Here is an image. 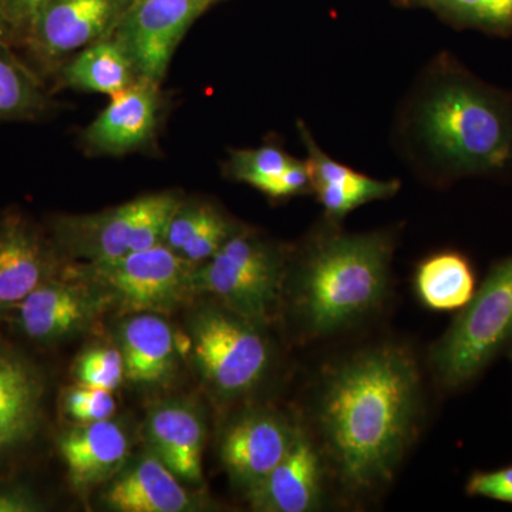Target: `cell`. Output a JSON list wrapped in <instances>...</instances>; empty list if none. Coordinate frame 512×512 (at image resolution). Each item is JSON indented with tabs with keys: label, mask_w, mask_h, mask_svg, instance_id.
<instances>
[{
	"label": "cell",
	"mask_w": 512,
	"mask_h": 512,
	"mask_svg": "<svg viewBox=\"0 0 512 512\" xmlns=\"http://www.w3.org/2000/svg\"><path fill=\"white\" fill-rule=\"evenodd\" d=\"M134 2H136V0H130V5H131V3H134Z\"/></svg>",
	"instance_id": "36"
},
{
	"label": "cell",
	"mask_w": 512,
	"mask_h": 512,
	"mask_svg": "<svg viewBox=\"0 0 512 512\" xmlns=\"http://www.w3.org/2000/svg\"><path fill=\"white\" fill-rule=\"evenodd\" d=\"M63 409L66 416L77 423H94L109 420L116 413V400L109 390L77 384L64 393Z\"/></svg>",
	"instance_id": "28"
},
{
	"label": "cell",
	"mask_w": 512,
	"mask_h": 512,
	"mask_svg": "<svg viewBox=\"0 0 512 512\" xmlns=\"http://www.w3.org/2000/svg\"><path fill=\"white\" fill-rule=\"evenodd\" d=\"M298 426L274 412H252L229 426L221 444V458L229 476L249 491L288 453Z\"/></svg>",
	"instance_id": "12"
},
{
	"label": "cell",
	"mask_w": 512,
	"mask_h": 512,
	"mask_svg": "<svg viewBox=\"0 0 512 512\" xmlns=\"http://www.w3.org/2000/svg\"><path fill=\"white\" fill-rule=\"evenodd\" d=\"M73 375L77 384L114 392L126 379L123 355L120 349L109 346L87 349L77 357Z\"/></svg>",
	"instance_id": "27"
},
{
	"label": "cell",
	"mask_w": 512,
	"mask_h": 512,
	"mask_svg": "<svg viewBox=\"0 0 512 512\" xmlns=\"http://www.w3.org/2000/svg\"><path fill=\"white\" fill-rule=\"evenodd\" d=\"M40 396V383L0 396V450L25 439L35 427Z\"/></svg>",
	"instance_id": "26"
},
{
	"label": "cell",
	"mask_w": 512,
	"mask_h": 512,
	"mask_svg": "<svg viewBox=\"0 0 512 512\" xmlns=\"http://www.w3.org/2000/svg\"><path fill=\"white\" fill-rule=\"evenodd\" d=\"M40 383L33 370L22 360L0 353V396Z\"/></svg>",
	"instance_id": "32"
},
{
	"label": "cell",
	"mask_w": 512,
	"mask_h": 512,
	"mask_svg": "<svg viewBox=\"0 0 512 512\" xmlns=\"http://www.w3.org/2000/svg\"><path fill=\"white\" fill-rule=\"evenodd\" d=\"M407 9H423L457 30L491 37L512 36V0H394Z\"/></svg>",
	"instance_id": "23"
},
{
	"label": "cell",
	"mask_w": 512,
	"mask_h": 512,
	"mask_svg": "<svg viewBox=\"0 0 512 512\" xmlns=\"http://www.w3.org/2000/svg\"><path fill=\"white\" fill-rule=\"evenodd\" d=\"M110 303L93 282L49 279L19 303V325L29 338L55 342L92 328Z\"/></svg>",
	"instance_id": "11"
},
{
	"label": "cell",
	"mask_w": 512,
	"mask_h": 512,
	"mask_svg": "<svg viewBox=\"0 0 512 512\" xmlns=\"http://www.w3.org/2000/svg\"><path fill=\"white\" fill-rule=\"evenodd\" d=\"M191 343L201 376L224 399L251 392L268 369V343L258 325L225 306L197 312Z\"/></svg>",
	"instance_id": "6"
},
{
	"label": "cell",
	"mask_w": 512,
	"mask_h": 512,
	"mask_svg": "<svg viewBox=\"0 0 512 512\" xmlns=\"http://www.w3.org/2000/svg\"><path fill=\"white\" fill-rule=\"evenodd\" d=\"M420 393L416 360L392 343L359 350L326 370L316 421L346 491L366 494L392 480L416 431Z\"/></svg>",
	"instance_id": "2"
},
{
	"label": "cell",
	"mask_w": 512,
	"mask_h": 512,
	"mask_svg": "<svg viewBox=\"0 0 512 512\" xmlns=\"http://www.w3.org/2000/svg\"><path fill=\"white\" fill-rule=\"evenodd\" d=\"M467 493L512 504V467L474 474L468 480Z\"/></svg>",
	"instance_id": "31"
},
{
	"label": "cell",
	"mask_w": 512,
	"mask_h": 512,
	"mask_svg": "<svg viewBox=\"0 0 512 512\" xmlns=\"http://www.w3.org/2000/svg\"><path fill=\"white\" fill-rule=\"evenodd\" d=\"M45 92L30 72L0 40V120L32 119L46 109Z\"/></svg>",
	"instance_id": "24"
},
{
	"label": "cell",
	"mask_w": 512,
	"mask_h": 512,
	"mask_svg": "<svg viewBox=\"0 0 512 512\" xmlns=\"http://www.w3.org/2000/svg\"><path fill=\"white\" fill-rule=\"evenodd\" d=\"M215 2L218 0H136L111 37L123 47L137 79L160 83L178 43Z\"/></svg>",
	"instance_id": "9"
},
{
	"label": "cell",
	"mask_w": 512,
	"mask_h": 512,
	"mask_svg": "<svg viewBox=\"0 0 512 512\" xmlns=\"http://www.w3.org/2000/svg\"><path fill=\"white\" fill-rule=\"evenodd\" d=\"M221 214L210 204H181L168 224L163 244L178 254Z\"/></svg>",
	"instance_id": "29"
},
{
	"label": "cell",
	"mask_w": 512,
	"mask_h": 512,
	"mask_svg": "<svg viewBox=\"0 0 512 512\" xmlns=\"http://www.w3.org/2000/svg\"><path fill=\"white\" fill-rule=\"evenodd\" d=\"M278 245L239 228L208 261L192 271V289L210 293L229 311L262 325L274 312L285 279Z\"/></svg>",
	"instance_id": "5"
},
{
	"label": "cell",
	"mask_w": 512,
	"mask_h": 512,
	"mask_svg": "<svg viewBox=\"0 0 512 512\" xmlns=\"http://www.w3.org/2000/svg\"><path fill=\"white\" fill-rule=\"evenodd\" d=\"M181 204L170 192L147 195L99 214L64 217L57 221L56 234L76 258L109 261L163 244L168 224Z\"/></svg>",
	"instance_id": "7"
},
{
	"label": "cell",
	"mask_w": 512,
	"mask_h": 512,
	"mask_svg": "<svg viewBox=\"0 0 512 512\" xmlns=\"http://www.w3.org/2000/svg\"><path fill=\"white\" fill-rule=\"evenodd\" d=\"M128 6L130 0H46L23 37L43 62H55L111 37Z\"/></svg>",
	"instance_id": "10"
},
{
	"label": "cell",
	"mask_w": 512,
	"mask_h": 512,
	"mask_svg": "<svg viewBox=\"0 0 512 512\" xmlns=\"http://www.w3.org/2000/svg\"><path fill=\"white\" fill-rule=\"evenodd\" d=\"M239 229L238 225L221 214L217 220L211 222L207 228L202 229L190 244L185 245L178 254L191 262L192 265H200L217 254L222 245L231 238Z\"/></svg>",
	"instance_id": "30"
},
{
	"label": "cell",
	"mask_w": 512,
	"mask_h": 512,
	"mask_svg": "<svg viewBox=\"0 0 512 512\" xmlns=\"http://www.w3.org/2000/svg\"><path fill=\"white\" fill-rule=\"evenodd\" d=\"M325 218L302 244L293 309L306 335H335L376 311L387 295L397 232H348Z\"/></svg>",
	"instance_id": "3"
},
{
	"label": "cell",
	"mask_w": 512,
	"mask_h": 512,
	"mask_svg": "<svg viewBox=\"0 0 512 512\" xmlns=\"http://www.w3.org/2000/svg\"><path fill=\"white\" fill-rule=\"evenodd\" d=\"M119 343L128 382L136 386H158L173 375V330L156 313L128 316L120 325Z\"/></svg>",
	"instance_id": "20"
},
{
	"label": "cell",
	"mask_w": 512,
	"mask_h": 512,
	"mask_svg": "<svg viewBox=\"0 0 512 512\" xmlns=\"http://www.w3.org/2000/svg\"><path fill=\"white\" fill-rule=\"evenodd\" d=\"M39 510V505L20 491L0 490V512H32Z\"/></svg>",
	"instance_id": "34"
},
{
	"label": "cell",
	"mask_w": 512,
	"mask_h": 512,
	"mask_svg": "<svg viewBox=\"0 0 512 512\" xmlns=\"http://www.w3.org/2000/svg\"><path fill=\"white\" fill-rule=\"evenodd\" d=\"M104 501L111 510L120 512H183L192 508L190 494L156 454H148L114 478Z\"/></svg>",
	"instance_id": "18"
},
{
	"label": "cell",
	"mask_w": 512,
	"mask_h": 512,
	"mask_svg": "<svg viewBox=\"0 0 512 512\" xmlns=\"http://www.w3.org/2000/svg\"><path fill=\"white\" fill-rule=\"evenodd\" d=\"M53 261L30 222L10 214L0 221V309L18 306L49 281Z\"/></svg>",
	"instance_id": "16"
},
{
	"label": "cell",
	"mask_w": 512,
	"mask_h": 512,
	"mask_svg": "<svg viewBox=\"0 0 512 512\" xmlns=\"http://www.w3.org/2000/svg\"><path fill=\"white\" fill-rule=\"evenodd\" d=\"M63 79L74 89L113 96L136 82L137 76L123 47L107 37L84 47L64 67Z\"/></svg>",
	"instance_id": "22"
},
{
	"label": "cell",
	"mask_w": 512,
	"mask_h": 512,
	"mask_svg": "<svg viewBox=\"0 0 512 512\" xmlns=\"http://www.w3.org/2000/svg\"><path fill=\"white\" fill-rule=\"evenodd\" d=\"M394 151L420 181L512 177V92L440 52L421 67L394 114Z\"/></svg>",
	"instance_id": "1"
},
{
	"label": "cell",
	"mask_w": 512,
	"mask_h": 512,
	"mask_svg": "<svg viewBox=\"0 0 512 512\" xmlns=\"http://www.w3.org/2000/svg\"><path fill=\"white\" fill-rule=\"evenodd\" d=\"M195 266L161 244L109 261L90 262L83 268V278L92 279L109 293L121 312L160 315L173 312L194 293Z\"/></svg>",
	"instance_id": "8"
},
{
	"label": "cell",
	"mask_w": 512,
	"mask_h": 512,
	"mask_svg": "<svg viewBox=\"0 0 512 512\" xmlns=\"http://www.w3.org/2000/svg\"><path fill=\"white\" fill-rule=\"evenodd\" d=\"M158 83L137 79L113 94L109 106L90 124L84 141L101 154H124L143 147L157 126Z\"/></svg>",
	"instance_id": "15"
},
{
	"label": "cell",
	"mask_w": 512,
	"mask_h": 512,
	"mask_svg": "<svg viewBox=\"0 0 512 512\" xmlns=\"http://www.w3.org/2000/svg\"><path fill=\"white\" fill-rule=\"evenodd\" d=\"M295 157L276 143L231 151L227 174L239 183L251 185L272 200H285L282 177Z\"/></svg>",
	"instance_id": "25"
},
{
	"label": "cell",
	"mask_w": 512,
	"mask_h": 512,
	"mask_svg": "<svg viewBox=\"0 0 512 512\" xmlns=\"http://www.w3.org/2000/svg\"><path fill=\"white\" fill-rule=\"evenodd\" d=\"M414 285L420 301L433 311L463 309L476 293V278L466 256L437 252L417 266Z\"/></svg>",
	"instance_id": "21"
},
{
	"label": "cell",
	"mask_w": 512,
	"mask_h": 512,
	"mask_svg": "<svg viewBox=\"0 0 512 512\" xmlns=\"http://www.w3.org/2000/svg\"><path fill=\"white\" fill-rule=\"evenodd\" d=\"M46 0H5L6 12L15 36H25L37 8Z\"/></svg>",
	"instance_id": "33"
},
{
	"label": "cell",
	"mask_w": 512,
	"mask_h": 512,
	"mask_svg": "<svg viewBox=\"0 0 512 512\" xmlns=\"http://www.w3.org/2000/svg\"><path fill=\"white\" fill-rule=\"evenodd\" d=\"M296 127L306 151L312 195L322 205L328 220L340 224L346 215L362 205L389 200L402 188V181L397 178L379 180L369 177L330 157L319 146L305 121L299 120Z\"/></svg>",
	"instance_id": "13"
},
{
	"label": "cell",
	"mask_w": 512,
	"mask_h": 512,
	"mask_svg": "<svg viewBox=\"0 0 512 512\" xmlns=\"http://www.w3.org/2000/svg\"><path fill=\"white\" fill-rule=\"evenodd\" d=\"M59 447L77 490H87L116 477L130 453L127 434L110 419L70 430L60 437Z\"/></svg>",
	"instance_id": "17"
},
{
	"label": "cell",
	"mask_w": 512,
	"mask_h": 512,
	"mask_svg": "<svg viewBox=\"0 0 512 512\" xmlns=\"http://www.w3.org/2000/svg\"><path fill=\"white\" fill-rule=\"evenodd\" d=\"M146 433L153 454L175 476L200 483L204 424L195 410L181 403L161 404L148 416Z\"/></svg>",
	"instance_id": "19"
},
{
	"label": "cell",
	"mask_w": 512,
	"mask_h": 512,
	"mask_svg": "<svg viewBox=\"0 0 512 512\" xmlns=\"http://www.w3.org/2000/svg\"><path fill=\"white\" fill-rule=\"evenodd\" d=\"M512 338V255L491 269L431 352L440 382L460 387L470 382Z\"/></svg>",
	"instance_id": "4"
},
{
	"label": "cell",
	"mask_w": 512,
	"mask_h": 512,
	"mask_svg": "<svg viewBox=\"0 0 512 512\" xmlns=\"http://www.w3.org/2000/svg\"><path fill=\"white\" fill-rule=\"evenodd\" d=\"M323 461L319 448L298 426L288 453L261 481L248 491L256 511L308 512L322 500Z\"/></svg>",
	"instance_id": "14"
},
{
	"label": "cell",
	"mask_w": 512,
	"mask_h": 512,
	"mask_svg": "<svg viewBox=\"0 0 512 512\" xmlns=\"http://www.w3.org/2000/svg\"><path fill=\"white\" fill-rule=\"evenodd\" d=\"M15 36L12 25H10L8 12H6L5 0H0V40L10 42Z\"/></svg>",
	"instance_id": "35"
}]
</instances>
